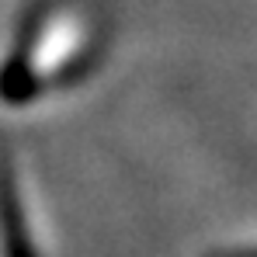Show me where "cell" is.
I'll list each match as a JSON object with an SVG mask.
<instances>
[{
  "label": "cell",
  "mask_w": 257,
  "mask_h": 257,
  "mask_svg": "<svg viewBox=\"0 0 257 257\" xmlns=\"http://www.w3.org/2000/svg\"><path fill=\"white\" fill-rule=\"evenodd\" d=\"M0 233H4V257H35L25 205L18 198L14 171L7 160H0Z\"/></svg>",
  "instance_id": "6da1fadb"
},
{
  "label": "cell",
  "mask_w": 257,
  "mask_h": 257,
  "mask_svg": "<svg viewBox=\"0 0 257 257\" xmlns=\"http://www.w3.org/2000/svg\"><path fill=\"white\" fill-rule=\"evenodd\" d=\"M215 257H257V247L254 250H229V254H215Z\"/></svg>",
  "instance_id": "7a4b0ae2"
}]
</instances>
